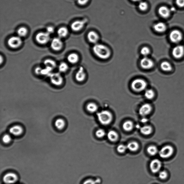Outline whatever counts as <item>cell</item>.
<instances>
[{
    "mask_svg": "<svg viewBox=\"0 0 184 184\" xmlns=\"http://www.w3.org/2000/svg\"><path fill=\"white\" fill-rule=\"evenodd\" d=\"M92 49L95 55L102 60H106L109 58L111 55L110 50L103 44L96 43Z\"/></svg>",
    "mask_w": 184,
    "mask_h": 184,
    "instance_id": "6da1fadb",
    "label": "cell"
},
{
    "mask_svg": "<svg viewBox=\"0 0 184 184\" xmlns=\"http://www.w3.org/2000/svg\"><path fill=\"white\" fill-rule=\"evenodd\" d=\"M98 120L101 124L107 125L110 124L113 119V116L110 112L107 110H102L97 114Z\"/></svg>",
    "mask_w": 184,
    "mask_h": 184,
    "instance_id": "7a4b0ae2",
    "label": "cell"
},
{
    "mask_svg": "<svg viewBox=\"0 0 184 184\" xmlns=\"http://www.w3.org/2000/svg\"><path fill=\"white\" fill-rule=\"evenodd\" d=\"M147 86V84L146 81L141 79L135 80L131 84L132 88L134 90L139 92L144 90Z\"/></svg>",
    "mask_w": 184,
    "mask_h": 184,
    "instance_id": "3957f363",
    "label": "cell"
},
{
    "mask_svg": "<svg viewBox=\"0 0 184 184\" xmlns=\"http://www.w3.org/2000/svg\"><path fill=\"white\" fill-rule=\"evenodd\" d=\"M174 149L170 145L164 146L160 150L159 155L162 158H169L172 155L173 153Z\"/></svg>",
    "mask_w": 184,
    "mask_h": 184,
    "instance_id": "277c9868",
    "label": "cell"
},
{
    "mask_svg": "<svg viewBox=\"0 0 184 184\" xmlns=\"http://www.w3.org/2000/svg\"><path fill=\"white\" fill-rule=\"evenodd\" d=\"M36 41L40 44H45L50 41V35L47 32H40L38 33L35 37Z\"/></svg>",
    "mask_w": 184,
    "mask_h": 184,
    "instance_id": "5b68a950",
    "label": "cell"
},
{
    "mask_svg": "<svg viewBox=\"0 0 184 184\" xmlns=\"http://www.w3.org/2000/svg\"><path fill=\"white\" fill-rule=\"evenodd\" d=\"M21 38L19 36H14L10 38L8 41V44L12 48H17L22 44Z\"/></svg>",
    "mask_w": 184,
    "mask_h": 184,
    "instance_id": "8992f818",
    "label": "cell"
},
{
    "mask_svg": "<svg viewBox=\"0 0 184 184\" xmlns=\"http://www.w3.org/2000/svg\"><path fill=\"white\" fill-rule=\"evenodd\" d=\"M3 181L6 184H13L17 182L18 177L16 174L12 172L8 173L4 175Z\"/></svg>",
    "mask_w": 184,
    "mask_h": 184,
    "instance_id": "52a82bcc",
    "label": "cell"
},
{
    "mask_svg": "<svg viewBox=\"0 0 184 184\" xmlns=\"http://www.w3.org/2000/svg\"><path fill=\"white\" fill-rule=\"evenodd\" d=\"M169 37L173 43H178L182 40V33L179 30H174L171 32Z\"/></svg>",
    "mask_w": 184,
    "mask_h": 184,
    "instance_id": "ba28073f",
    "label": "cell"
},
{
    "mask_svg": "<svg viewBox=\"0 0 184 184\" xmlns=\"http://www.w3.org/2000/svg\"><path fill=\"white\" fill-rule=\"evenodd\" d=\"M51 48L55 51H59L62 49L63 43L61 38L55 37L52 39L51 42Z\"/></svg>",
    "mask_w": 184,
    "mask_h": 184,
    "instance_id": "9c48e42d",
    "label": "cell"
},
{
    "mask_svg": "<svg viewBox=\"0 0 184 184\" xmlns=\"http://www.w3.org/2000/svg\"><path fill=\"white\" fill-rule=\"evenodd\" d=\"M162 166L160 160L155 159L153 160L150 163V167L151 172L153 173H157L159 172Z\"/></svg>",
    "mask_w": 184,
    "mask_h": 184,
    "instance_id": "30bf717a",
    "label": "cell"
},
{
    "mask_svg": "<svg viewBox=\"0 0 184 184\" xmlns=\"http://www.w3.org/2000/svg\"><path fill=\"white\" fill-rule=\"evenodd\" d=\"M154 62L151 59L147 57H144L140 61L141 67L144 69L148 70L152 68L154 66Z\"/></svg>",
    "mask_w": 184,
    "mask_h": 184,
    "instance_id": "8fae6325",
    "label": "cell"
},
{
    "mask_svg": "<svg viewBox=\"0 0 184 184\" xmlns=\"http://www.w3.org/2000/svg\"><path fill=\"white\" fill-rule=\"evenodd\" d=\"M87 21V19L81 21H76L72 24L71 26V29L74 31H79L83 28Z\"/></svg>",
    "mask_w": 184,
    "mask_h": 184,
    "instance_id": "7c38bea8",
    "label": "cell"
},
{
    "mask_svg": "<svg viewBox=\"0 0 184 184\" xmlns=\"http://www.w3.org/2000/svg\"><path fill=\"white\" fill-rule=\"evenodd\" d=\"M172 54L175 58H181L184 55V47L181 45L176 46L173 50Z\"/></svg>",
    "mask_w": 184,
    "mask_h": 184,
    "instance_id": "4fadbf2b",
    "label": "cell"
},
{
    "mask_svg": "<svg viewBox=\"0 0 184 184\" xmlns=\"http://www.w3.org/2000/svg\"><path fill=\"white\" fill-rule=\"evenodd\" d=\"M10 133L13 135L19 136L23 132V129L21 126L16 125L11 127L9 130Z\"/></svg>",
    "mask_w": 184,
    "mask_h": 184,
    "instance_id": "5bb4252c",
    "label": "cell"
},
{
    "mask_svg": "<svg viewBox=\"0 0 184 184\" xmlns=\"http://www.w3.org/2000/svg\"><path fill=\"white\" fill-rule=\"evenodd\" d=\"M50 79L52 82L56 85H61L63 82L62 77L59 73H55L52 74L50 77Z\"/></svg>",
    "mask_w": 184,
    "mask_h": 184,
    "instance_id": "9a60e30c",
    "label": "cell"
},
{
    "mask_svg": "<svg viewBox=\"0 0 184 184\" xmlns=\"http://www.w3.org/2000/svg\"><path fill=\"white\" fill-rule=\"evenodd\" d=\"M151 105L149 104H145L140 108L139 110V113L141 116H145L149 114L151 112Z\"/></svg>",
    "mask_w": 184,
    "mask_h": 184,
    "instance_id": "2e32d148",
    "label": "cell"
},
{
    "mask_svg": "<svg viewBox=\"0 0 184 184\" xmlns=\"http://www.w3.org/2000/svg\"><path fill=\"white\" fill-rule=\"evenodd\" d=\"M159 13L161 16L164 18L169 17L171 15V9L166 6H163L160 7L158 10Z\"/></svg>",
    "mask_w": 184,
    "mask_h": 184,
    "instance_id": "e0dca14e",
    "label": "cell"
},
{
    "mask_svg": "<svg viewBox=\"0 0 184 184\" xmlns=\"http://www.w3.org/2000/svg\"><path fill=\"white\" fill-rule=\"evenodd\" d=\"M88 38L90 43L96 44L99 39V36L97 33L94 31L89 32L88 34Z\"/></svg>",
    "mask_w": 184,
    "mask_h": 184,
    "instance_id": "ac0fdd59",
    "label": "cell"
},
{
    "mask_svg": "<svg viewBox=\"0 0 184 184\" xmlns=\"http://www.w3.org/2000/svg\"><path fill=\"white\" fill-rule=\"evenodd\" d=\"M86 78V74L82 67H80L75 75L76 79L78 82H82Z\"/></svg>",
    "mask_w": 184,
    "mask_h": 184,
    "instance_id": "d6986e66",
    "label": "cell"
},
{
    "mask_svg": "<svg viewBox=\"0 0 184 184\" xmlns=\"http://www.w3.org/2000/svg\"><path fill=\"white\" fill-rule=\"evenodd\" d=\"M153 28L155 31L158 33H162L166 30L167 26L163 22H159L155 24L153 26Z\"/></svg>",
    "mask_w": 184,
    "mask_h": 184,
    "instance_id": "ffe728a7",
    "label": "cell"
},
{
    "mask_svg": "<svg viewBox=\"0 0 184 184\" xmlns=\"http://www.w3.org/2000/svg\"><path fill=\"white\" fill-rule=\"evenodd\" d=\"M65 121L62 118H59L56 119L54 125L55 127L58 130H62L66 126Z\"/></svg>",
    "mask_w": 184,
    "mask_h": 184,
    "instance_id": "44dd1931",
    "label": "cell"
},
{
    "mask_svg": "<svg viewBox=\"0 0 184 184\" xmlns=\"http://www.w3.org/2000/svg\"><path fill=\"white\" fill-rule=\"evenodd\" d=\"M67 60L71 64H75L79 60V56L75 53H71L67 57Z\"/></svg>",
    "mask_w": 184,
    "mask_h": 184,
    "instance_id": "7402d4cb",
    "label": "cell"
},
{
    "mask_svg": "<svg viewBox=\"0 0 184 184\" xmlns=\"http://www.w3.org/2000/svg\"><path fill=\"white\" fill-rule=\"evenodd\" d=\"M68 33V30L67 28L65 27H60L57 31V34L59 37L62 38L66 37Z\"/></svg>",
    "mask_w": 184,
    "mask_h": 184,
    "instance_id": "603a6c76",
    "label": "cell"
},
{
    "mask_svg": "<svg viewBox=\"0 0 184 184\" xmlns=\"http://www.w3.org/2000/svg\"><path fill=\"white\" fill-rule=\"evenodd\" d=\"M43 64L45 67H49L52 70L54 69L57 67V64L55 61L50 59H47L43 62Z\"/></svg>",
    "mask_w": 184,
    "mask_h": 184,
    "instance_id": "cb8c5ba5",
    "label": "cell"
},
{
    "mask_svg": "<svg viewBox=\"0 0 184 184\" xmlns=\"http://www.w3.org/2000/svg\"><path fill=\"white\" fill-rule=\"evenodd\" d=\"M107 137L110 141L114 142L117 140L118 136L116 132L114 130H110L108 133Z\"/></svg>",
    "mask_w": 184,
    "mask_h": 184,
    "instance_id": "d4e9b609",
    "label": "cell"
},
{
    "mask_svg": "<svg viewBox=\"0 0 184 184\" xmlns=\"http://www.w3.org/2000/svg\"><path fill=\"white\" fill-rule=\"evenodd\" d=\"M128 149L131 151H135L138 149L139 145L136 142H132L129 143L127 145Z\"/></svg>",
    "mask_w": 184,
    "mask_h": 184,
    "instance_id": "484cf974",
    "label": "cell"
},
{
    "mask_svg": "<svg viewBox=\"0 0 184 184\" xmlns=\"http://www.w3.org/2000/svg\"><path fill=\"white\" fill-rule=\"evenodd\" d=\"M152 130V128L149 126H145L140 128L141 132L145 135H148L151 134Z\"/></svg>",
    "mask_w": 184,
    "mask_h": 184,
    "instance_id": "4316f807",
    "label": "cell"
},
{
    "mask_svg": "<svg viewBox=\"0 0 184 184\" xmlns=\"http://www.w3.org/2000/svg\"><path fill=\"white\" fill-rule=\"evenodd\" d=\"M161 68L163 71L166 72H169L172 70V67L171 64L165 61L161 63Z\"/></svg>",
    "mask_w": 184,
    "mask_h": 184,
    "instance_id": "83f0119b",
    "label": "cell"
},
{
    "mask_svg": "<svg viewBox=\"0 0 184 184\" xmlns=\"http://www.w3.org/2000/svg\"><path fill=\"white\" fill-rule=\"evenodd\" d=\"M133 127V125L132 122L130 120L124 122L123 124V128L126 131H130L132 130Z\"/></svg>",
    "mask_w": 184,
    "mask_h": 184,
    "instance_id": "f1b7e54d",
    "label": "cell"
},
{
    "mask_svg": "<svg viewBox=\"0 0 184 184\" xmlns=\"http://www.w3.org/2000/svg\"><path fill=\"white\" fill-rule=\"evenodd\" d=\"M17 33L18 36L21 37H25L28 33V30L26 28L21 27L18 29Z\"/></svg>",
    "mask_w": 184,
    "mask_h": 184,
    "instance_id": "f546056e",
    "label": "cell"
},
{
    "mask_svg": "<svg viewBox=\"0 0 184 184\" xmlns=\"http://www.w3.org/2000/svg\"><path fill=\"white\" fill-rule=\"evenodd\" d=\"M98 109L97 105L94 103L88 104L87 106V110L91 113H94Z\"/></svg>",
    "mask_w": 184,
    "mask_h": 184,
    "instance_id": "4dcf8cb0",
    "label": "cell"
},
{
    "mask_svg": "<svg viewBox=\"0 0 184 184\" xmlns=\"http://www.w3.org/2000/svg\"><path fill=\"white\" fill-rule=\"evenodd\" d=\"M147 153L150 155L154 156L157 154L158 152V148L155 146L151 145L149 146L147 149Z\"/></svg>",
    "mask_w": 184,
    "mask_h": 184,
    "instance_id": "1f68e13d",
    "label": "cell"
},
{
    "mask_svg": "<svg viewBox=\"0 0 184 184\" xmlns=\"http://www.w3.org/2000/svg\"><path fill=\"white\" fill-rule=\"evenodd\" d=\"M144 95L147 99L150 100L154 98V96H155V93L152 90L148 89L145 91Z\"/></svg>",
    "mask_w": 184,
    "mask_h": 184,
    "instance_id": "d6a6232c",
    "label": "cell"
},
{
    "mask_svg": "<svg viewBox=\"0 0 184 184\" xmlns=\"http://www.w3.org/2000/svg\"><path fill=\"white\" fill-rule=\"evenodd\" d=\"M68 69V64L64 62H62L58 66L59 71L60 72H65Z\"/></svg>",
    "mask_w": 184,
    "mask_h": 184,
    "instance_id": "836d02e7",
    "label": "cell"
},
{
    "mask_svg": "<svg viewBox=\"0 0 184 184\" xmlns=\"http://www.w3.org/2000/svg\"><path fill=\"white\" fill-rule=\"evenodd\" d=\"M138 6L140 10L144 11L147 10L148 6L147 2L141 1L139 2Z\"/></svg>",
    "mask_w": 184,
    "mask_h": 184,
    "instance_id": "e575fe53",
    "label": "cell"
},
{
    "mask_svg": "<svg viewBox=\"0 0 184 184\" xmlns=\"http://www.w3.org/2000/svg\"><path fill=\"white\" fill-rule=\"evenodd\" d=\"M2 140L3 142L5 144H8L11 142L12 138H11L10 135L8 134H5L3 136Z\"/></svg>",
    "mask_w": 184,
    "mask_h": 184,
    "instance_id": "d590c367",
    "label": "cell"
},
{
    "mask_svg": "<svg viewBox=\"0 0 184 184\" xmlns=\"http://www.w3.org/2000/svg\"><path fill=\"white\" fill-rule=\"evenodd\" d=\"M141 53L144 57H147L150 54V50L148 47H144L142 48Z\"/></svg>",
    "mask_w": 184,
    "mask_h": 184,
    "instance_id": "8d00e7d4",
    "label": "cell"
},
{
    "mask_svg": "<svg viewBox=\"0 0 184 184\" xmlns=\"http://www.w3.org/2000/svg\"><path fill=\"white\" fill-rule=\"evenodd\" d=\"M105 134V130L103 129H100L97 130L96 135L97 137L99 138H102L104 136Z\"/></svg>",
    "mask_w": 184,
    "mask_h": 184,
    "instance_id": "74e56055",
    "label": "cell"
},
{
    "mask_svg": "<svg viewBox=\"0 0 184 184\" xmlns=\"http://www.w3.org/2000/svg\"><path fill=\"white\" fill-rule=\"evenodd\" d=\"M127 149V146L120 145L118 146L117 150L118 152L122 153L125 152Z\"/></svg>",
    "mask_w": 184,
    "mask_h": 184,
    "instance_id": "f35d334b",
    "label": "cell"
},
{
    "mask_svg": "<svg viewBox=\"0 0 184 184\" xmlns=\"http://www.w3.org/2000/svg\"><path fill=\"white\" fill-rule=\"evenodd\" d=\"M159 177L161 179H165L168 176V174L165 171H162L160 172L159 175Z\"/></svg>",
    "mask_w": 184,
    "mask_h": 184,
    "instance_id": "ab89813d",
    "label": "cell"
},
{
    "mask_svg": "<svg viewBox=\"0 0 184 184\" xmlns=\"http://www.w3.org/2000/svg\"><path fill=\"white\" fill-rule=\"evenodd\" d=\"M177 5L180 7H184V0H176Z\"/></svg>",
    "mask_w": 184,
    "mask_h": 184,
    "instance_id": "60d3db41",
    "label": "cell"
},
{
    "mask_svg": "<svg viewBox=\"0 0 184 184\" xmlns=\"http://www.w3.org/2000/svg\"><path fill=\"white\" fill-rule=\"evenodd\" d=\"M89 0H78V3L79 5H83L88 3Z\"/></svg>",
    "mask_w": 184,
    "mask_h": 184,
    "instance_id": "b9f144b4",
    "label": "cell"
},
{
    "mask_svg": "<svg viewBox=\"0 0 184 184\" xmlns=\"http://www.w3.org/2000/svg\"><path fill=\"white\" fill-rule=\"evenodd\" d=\"M54 28L53 27L49 26L47 28V32L50 35L54 33Z\"/></svg>",
    "mask_w": 184,
    "mask_h": 184,
    "instance_id": "7bdbcfd3",
    "label": "cell"
},
{
    "mask_svg": "<svg viewBox=\"0 0 184 184\" xmlns=\"http://www.w3.org/2000/svg\"><path fill=\"white\" fill-rule=\"evenodd\" d=\"M83 184H96V182L93 180L89 179L85 181Z\"/></svg>",
    "mask_w": 184,
    "mask_h": 184,
    "instance_id": "ee69618b",
    "label": "cell"
},
{
    "mask_svg": "<svg viewBox=\"0 0 184 184\" xmlns=\"http://www.w3.org/2000/svg\"><path fill=\"white\" fill-rule=\"evenodd\" d=\"M43 69L41 68V67H38L35 69V72L37 74H42V71Z\"/></svg>",
    "mask_w": 184,
    "mask_h": 184,
    "instance_id": "f6af8a7d",
    "label": "cell"
},
{
    "mask_svg": "<svg viewBox=\"0 0 184 184\" xmlns=\"http://www.w3.org/2000/svg\"><path fill=\"white\" fill-rule=\"evenodd\" d=\"M131 1H132L133 2H141V1H142V0H131Z\"/></svg>",
    "mask_w": 184,
    "mask_h": 184,
    "instance_id": "bcb514c9",
    "label": "cell"
},
{
    "mask_svg": "<svg viewBox=\"0 0 184 184\" xmlns=\"http://www.w3.org/2000/svg\"><path fill=\"white\" fill-rule=\"evenodd\" d=\"M3 59L2 56H1V64H2V63L3 62Z\"/></svg>",
    "mask_w": 184,
    "mask_h": 184,
    "instance_id": "7dc6e473",
    "label": "cell"
},
{
    "mask_svg": "<svg viewBox=\"0 0 184 184\" xmlns=\"http://www.w3.org/2000/svg\"><path fill=\"white\" fill-rule=\"evenodd\" d=\"M143 122H145L147 121V119L146 118H144L142 119Z\"/></svg>",
    "mask_w": 184,
    "mask_h": 184,
    "instance_id": "c3c4849f",
    "label": "cell"
}]
</instances>
